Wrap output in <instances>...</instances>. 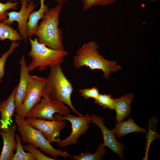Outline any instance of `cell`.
Wrapping results in <instances>:
<instances>
[{"mask_svg":"<svg viewBox=\"0 0 160 160\" xmlns=\"http://www.w3.org/2000/svg\"><path fill=\"white\" fill-rule=\"evenodd\" d=\"M118 137H121L129 133L140 132L145 133L146 130L137 125L132 118H129L126 121L115 124V127L112 129Z\"/></svg>","mask_w":160,"mask_h":160,"instance_id":"cell-17","label":"cell"},{"mask_svg":"<svg viewBox=\"0 0 160 160\" xmlns=\"http://www.w3.org/2000/svg\"><path fill=\"white\" fill-rule=\"evenodd\" d=\"M25 119L31 126L41 132L50 143H57L60 141V132L64 128L66 123L63 120L47 121L35 118H27Z\"/></svg>","mask_w":160,"mask_h":160,"instance_id":"cell-9","label":"cell"},{"mask_svg":"<svg viewBox=\"0 0 160 160\" xmlns=\"http://www.w3.org/2000/svg\"><path fill=\"white\" fill-rule=\"evenodd\" d=\"M95 103L102 106L104 108L114 109V98L109 94H99L95 99Z\"/></svg>","mask_w":160,"mask_h":160,"instance_id":"cell-22","label":"cell"},{"mask_svg":"<svg viewBox=\"0 0 160 160\" xmlns=\"http://www.w3.org/2000/svg\"><path fill=\"white\" fill-rule=\"evenodd\" d=\"M57 2L58 4H63L66 2L68 0H53Z\"/></svg>","mask_w":160,"mask_h":160,"instance_id":"cell-27","label":"cell"},{"mask_svg":"<svg viewBox=\"0 0 160 160\" xmlns=\"http://www.w3.org/2000/svg\"><path fill=\"white\" fill-rule=\"evenodd\" d=\"M18 63L20 65V76L15 96V110L16 113L25 99L28 83L31 78L24 55L22 56Z\"/></svg>","mask_w":160,"mask_h":160,"instance_id":"cell-13","label":"cell"},{"mask_svg":"<svg viewBox=\"0 0 160 160\" xmlns=\"http://www.w3.org/2000/svg\"><path fill=\"white\" fill-rule=\"evenodd\" d=\"M59 101H55L43 97L40 102L36 105L26 114L27 118H35L56 120L54 115L57 113L61 116H65L70 113L69 108Z\"/></svg>","mask_w":160,"mask_h":160,"instance_id":"cell-6","label":"cell"},{"mask_svg":"<svg viewBox=\"0 0 160 160\" xmlns=\"http://www.w3.org/2000/svg\"><path fill=\"white\" fill-rule=\"evenodd\" d=\"M90 116L91 123L97 126L101 131L104 145L112 151L117 154L121 159H123V151L124 146L123 143L117 140L112 130H109L105 126L103 117H98L92 113Z\"/></svg>","mask_w":160,"mask_h":160,"instance_id":"cell-11","label":"cell"},{"mask_svg":"<svg viewBox=\"0 0 160 160\" xmlns=\"http://www.w3.org/2000/svg\"><path fill=\"white\" fill-rule=\"evenodd\" d=\"M133 98V94L129 93L119 98H114V110L116 113V122L122 121L129 115L131 112V104Z\"/></svg>","mask_w":160,"mask_h":160,"instance_id":"cell-15","label":"cell"},{"mask_svg":"<svg viewBox=\"0 0 160 160\" xmlns=\"http://www.w3.org/2000/svg\"><path fill=\"white\" fill-rule=\"evenodd\" d=\"M56 120H68L71 124L72 132L68 137L57 143V145L63 148L71 144H76L79 137L84 134L89 127L91 122V117L86 114L82 116H76L70 113L65 116H61L57 113L54 114Z\"/></svg>","mask_w":160,"mask_h":160,"instance_id":"cell-7","label":"cell"},{"mask_svg":"<svg viewBox=\"0 0 160 160\" xmlns=\"http://www.w3.org/2000/svg\"><path fill=\"white\" fill-rule=\"evenodd\" d=\"M17 87V85L14 88L9 97L0 103V125L1 130L7 128L11 124L10 121L15 110V99Z\"/></svg>","mask_w":160,"mask_h":160,"instance_id":"cell-14","label":"cell"},{"mask_svg":"<svg viewBox=\"0 0 160 160\" xmlns=\"http://www.w3.org/2000/svg\"><path fill=\"white\" fill-rule=\"evenodd\" d=\"M23 149L31 153L37 160H55L54 158L49 157L41 152L37 148L30 143L23 146Z\"/></svg>","mask_w":160,"mask_h":160,"instance_id":"cell-25","label":"cell"},{"mask_svg":"<svg viewBox=\"0 0 160 160\" xmlns=\"http://www.w3.org/2000/svg\"><path fill=\"white\" fill-rule=\"evenodd\" d=\"M82 3V10L86 12L95 6H106L112 4L117 0H81Z\"/></svg>","mask_w":160,"mask_h":160,"instance_id":"cell-24","label":"cell"},{"mask_svg":"<svg viewBox=\"0 0 160 160\" xmlns=\"http://www.w3.org/2000/svg\"><path fill=\"white\" fill-rule=\"evenodd\" d=\"M26 0L21 1V6L20 11H11L8 12L7 19L3 21L11 25L15 21L17 23V28L22 38L26 43L27 40L26 27L28 19L30 13L36 6L33 1H30L28 3Z\"/></svg>","mask_w":160,"mask_h":160,"instance_id":"cell-10","label":"cell"},{"mask_svg":"<svg viewBox=\"0 0 160 160\" xmlns=\"http://www.w3.org/2000/svg\"><path fill=\"white\" fill-rule=\"evenodd\" d=\"M106 146L103 143H102L97 147L96 151L93 153L88 151L84 153L72 156L73 159L76 160H100L104 157L106 151Z\"/></svg>","mask_w":160,"mask_h":160,"instance_id":"cell-19","label":"cell"},{"mask_svg":"<svg viewBox=\"0 0 160 160\" xmlns=\"http://www.w3.org/2000/svg\"><path fill=\"white\" fill-rule=\"evenodd\" d=\"M10 0L11 1H19L21 2L23 0ZM26 0L27 1H28V2H29L30 1V0Z\"/></svg>","mask_w":160,"mask_h":160,"instance_id":"cell-28","label":"cell"},{"mask_svg":"<svg viewBox=\"0 0 160 160\" xmlns=\"http://www.w3.org/2000/svg\"><path fill=\"white\" fill-rule=\"evenodd\" d=\"M45 78L31 75L28 82L25 99L17 114L25 118L27 113L40 101Z\"/></svg>","mask_w":160,"mask_h":160,"instance_id":"cell-8","label":"cell"},{"mask_svg":"<svg viewBox=\"0 0 160 160\" xmlns=\"http://www.w3.org/2000/svg\"><path fill=\"white\" fill-rule=\"evenodd\" d=\"M50 73L45 78L42 88V97L59 101L67 105L72 111L79 116L83 115L74 107L71 100L74 88L71 83L63 73L61 64L49 66Z\"/></svg>","mask_w":160,"mask_h":160,"instance_id":"cell-1","label":"cell"},{"mask_svg":"<svg viewBox=\"0 0 160 160\" xmlns=\"http://www.w3.org/2000/svg\"><path fill=\"white\" fill-rule=\"evenodd\" d=\"M45 0H40V6L38 10L32 11L29 14L26 27L27 38H31L34 35L38 27L39 20L42 19L45 12L48 9L47 5L44 4Z\"/></svg>","mask_w":160,"mask_h":160,"instance_id":"cell-16","label":"cell"},{"mask_svg":"<svg viewBox=\"0 0 160 160\" xmlns=\"http://www.w3.org/2000/svg\"><path fill=\"white\" fill-rule=\"evenodd\" d=\"M17 124L9 125L5 129L0 130V135L2 138L3 145L0 156V160H11L16 150L17 142L15 139Z\"/></svg>","mask_w":160,"mask_h":160,"instance_id":"cell-12","label":"cell"},{"mask_svg":"<svg viewBox=\"0 0 160 160\" xmlns=\"http://www.w3.org/2000/svg\"><path fill=\"white\" fill-rule=\"evenodd\" d=\"M15 121L17 129L20 134L21 142L23 143H30L35 147L40 148L45 153L51 155L56 160L58 156H61L65 159L67 157L72 158L66 151L58 148H55L46 139L43 134L40 131L31 126L26 121L25 118L17 114H15Z\"/></svg>","mask_w":160,"mask_h":160,"instance_id":"cell-4","label":"cell"},{"mask_svg":"<svg viewBox=\"0 0 160 160\" xmlns=\"http://www.w3.org/2000/svg\"><path fill=\"white\" fill-rule=\"evenodd\" d=\"M20 44L19 42L12 41L9 49L0 56V83L2 82V79L4 75L5 65L6 61L8 57L13 52L15 49L18 47Z\"/></svg>","mask_w":160,"mask_h":160,"instance_id":"cell-21","label":"cell"},{"mask_svg":"<svg viewBox=\"0 0 160 160\" xmlns=\"http://www.w3.org/2000/svg\"><path fill=\"white\" fill-rule=\"evenodd\" d=\"M148 0L150 1H156L157 0Z\"/></svg>","mask_w":160,"mask_h":160,"instance_id":"cell-29","label":"cell"},{"mask_svg":"<svg viewBox=\"0 0 160 160\" xmlns=\"http://www.w3.org/2000/svg\"><path fill=\"white\" fill-rule=\"evenodd\" d=\"M7 39L15 41L21 40L22 38L17 30L3 22H0V40Z\"/></svg>","mask_w":160,"mask_h":160,"instance_id":"cell-18","label":"cell"},{"mask_svg":"<svg viewBox=\"0 0 160 160\" xmlns=\"http://www.w3.org/2000/svg\"><path fill=\"white\" fill-rule=\"evenodd\" d=\"M15 139L17 142L16 152L14 154L11 160H36L31 153L29 152L25 153L24 151L20 136L19 134H16Z\"/></svg>","mask_w":160,"mask_h":160,"instance_id":"cell-20","label":"cell"},{"mask_svg":"<svg viewBox=\"0 0 160 160\" xmlns=\"http://www.w3.org/2000/svg\"><path fill=\"white\" fill-rule=\"evenodd\" d=\"M99 46L95 41H91L84 43L76 51L73 59V64L76 69L84 66L91 70L99 69L103 72V77L109 79L111 72L114 73L122 69L116 61L107 60L100 54Z\"/></svg>","mask_w":160,"mask_h":160,"instance_id":"cell-2","label":"cell"},{"mask_svg":"<svg viewBox=\"0 0 160 160\" xmlns=\"http://www.w3.org/2000/svg\"><path fill=\"white\" fill-rule=\"evenodd\" d=\"M63 4H58L45 12L35 35L39 43L55 50H64L63 31L59 27Z\"/></svg>","mask_w":160,"mask_h":160,"instance_id":"cell-3","label":"cell"},{"mask_svg":"<svg viewBox=\"0 0 160 160\" xmlns=\"http://www.w3.org/2000/svg\"><path fill=\"white\" fill-rule=\"evenodd\" d=\"M28 38L31 47V51L27 54L31 60L27 66L29 72L33 71L37 67L39 71H43L47 66L61 64L68 54L65 50L52 49L40 43L38 38Z\"/></svg>","mask_w":160,"mask_h":160,"instance_id":"cell-5","label":"cell"},{"mask_svg":"<svg viewBox=\"0 0 160 160\" xmlns=\"http://www.w3.org/2000/svg\"><path fill=\"white\" fill-rule=\"evenodd\" d=\"M1 129V125H0V130Z\"/></svg>","mask_w":160,"mask_h":160,"instance_id":"cell-30","label":"cell"},{"mask_svg":"<svg viewBox=\"0 0 160 160\" xmlns=\"http://www.w3.org/2000/svg\"><path fill=\"white\" fill-rule=\"evenodd\" d=\"M79 92L85 100L91 98L95 99L100 94L99 89L95 87L90 88L80 89H79Z\"/></svg>","mask_w":160,"mask_h":160,"instance_id":"cell-26","label":"cell"},{"mask_svg":"<svg viewBox=\"0 0 160 160\" xmlns=\"http://www.w3.org/2000/svg\"><path fill=\"white\" fill-rule=\"evenodd\" d=\"M19 4L18 1L12 2L10 0L4 3L0 1V22L6 20L8 17V10L10 9H17Z\"/></svg>","mask_w":160,"mask_h":160,"instance_id":"cell-23","label":"cell"}]
</instances>
